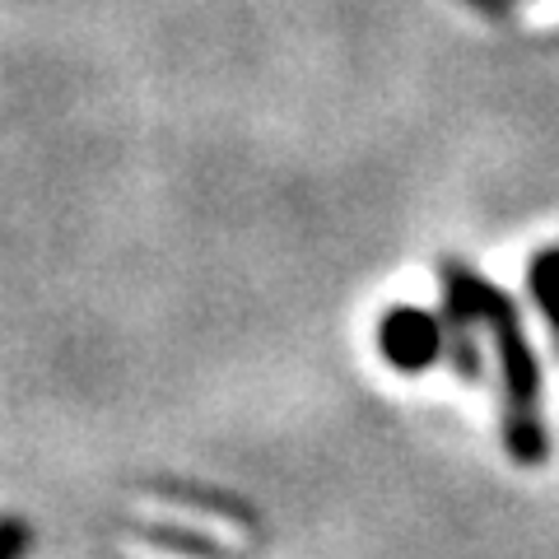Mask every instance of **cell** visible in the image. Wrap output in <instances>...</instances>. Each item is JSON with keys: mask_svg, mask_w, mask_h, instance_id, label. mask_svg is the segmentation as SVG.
I'll return each instance as SVG.
<instances>
[{"mask_svg": "<svg viewBox=\"0 0 559 559\" xmlns=\"http://www.w3.org/2000/svg\"><path fill=\"white\" fill-rule=\"evenodd\" d=\"M382 349L401 364V369H425V364L439 355V331L419 312H396V318L382 326Z\"/></svg>", "mask_w": 559, "mask_h": 559, "instance_id": "obj_2", "label": "cell"}, {"mask_svg": "<svg viewBox=\"0 0 559 559\" xmlns=\"http://www.w3.org/2000/svg\"><path fill=\"white\" fill-rule=\"evenodd\" d=\"M457 308L471 312V318H480L485 331L495 336L499 345V359H503V396H509V452L522 462V466H536L546 462V425H540V378H536V359L527 341H522L518 331V318L513 308L499 299L495 289H480L471 285V280L457 275Z\"/></svg>", "mask_w": 559, "mask_h": 559, "instance_id": "obj_1", "label": "cell"}, {"mask_svg": "<svg viewBox=\"0 0 559 559\" xmlns=\"http://www.w3.org/2000/svg\"><path fill=\"white\" fill-rule=\"evenodd\" d=\"M145 540H154V546L164 550H178V555H201V559H229V550H219L210 536L201 532H178V527H145L140 532Z\"/></svg>", "mask_w": 559, "mask_h": 559, "instance_id": "obj_3", "label": "cell"}, {"mask_svg": "<svg viewBox=\"0 0 559 559\" xmlns=\"http://www.w3.org/2000/svg\"><path fill=\"white\" fill-rule=\"evenodd\" d=\"M536 294H540V308L555 326V345H559V257H546L536 266Z\"/></svg>", "mask_w": 559, "mask_h": 559, "instance_id": "obj_4", "label": "cell"}, {"mask_svg": "<svg viewBox=\"0 0 559 559\" xmlns=\"http://www.w3.org/2000/svg\"><path fill=\"white\" fill-rule=\"evenodd\" d=\"M28 550V527L20 518H0V559H24Z\"/></svg>", "mask_w": 559, "mask_h": 559, "instance_id": "obj_5", "label": "cell"}]
</instances>
